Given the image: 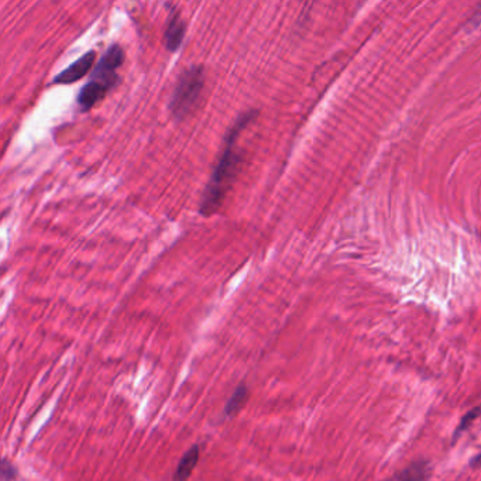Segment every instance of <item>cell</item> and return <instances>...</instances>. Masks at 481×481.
<instances>
[{"instance_id": "cell-10", "label": "cell", "mask_w": 481, "mask_h": 481, "mask_svg": "<svg viewBox=\"0 0 481 481\" xmlns=\"http://www.w3.org/2000/svg\"><path fill=\"white\" fill-rule=\"evenodd\" d=\"M481 415V407H475V408H473L471 411H469L463 418H462V421H460V423H459V426H457V429L455 430V435H453V439L456 440L457 437H459V435L460 433H463L471 423H473V421L474 419H477L478 417Z\"/></svg>"}, {"instance_id": "cell-7", "label": "cell", "mask_w": 481, "mask_h": 481, "mask_svg": "<svg viewBox=\"0 0 481 481\" xmlns=\"http://www.w3.org/2000/svg\"><path fill=\"white\" fill-rule=\"evenodd\" d=\"M199 455H200V448L198 445L192 446L180 460L177 470H175V474H174V480L188 478L199 462Z\"/></svg>"}, {"instance_id": "cell-4", "label": "cell", "mask_w": 481, "mask_h": 481, "mask_svg": "<svg viewBox=\"0 0 481 481\" xmlns=\"http://www.w3.org/2000/svg\"><path fill=\"white\" fill-rule=\"evenodd\" d=\"M95 58H96V54L95 51H91V53H87L85 55H82L79 60H76L75 62H72L68 68H65L62 72H60L55 79H54V82L55 84H64V85H68V84H75L76 81H79V79H82L94 67V62H95Z\"/></svg>"}, {"instance_id": "cell-1", "label": "cell", "mask_w": 481, "mask_h": 481, "mask_svg": "<svg viewBox=\"0 0 481 481\" xmlns=\"http://www.w3.org/2000/svg\"><path fill=\"white\" fill-rule=\"evenodd\" d=\"M257 112L249 110L240 116L236 123L229 129L226 140H225V148L219 158V161L215 167V171L212 174V178L205 189V193L202 196V202H200L199 212L202 216H212L215 215L219 208L223 205L225 198L236 178L238 166H240V154L237 151V139L252 122L256 119Z\"/></svg>"}, {"instance_id": "cell-12", "label": "cell", "mask_w": 481, "mask_h": 481, "mask_svg": "<svg viewBox=\"0 0 481 481\" xmlns=\"http://www.w3.org/2000/svg\"><path fill=\"white\" fill-rule=\"evenodd\" d=\"M469 27L470 28H474V27H478L480 24H481V2H480V5H478V8L475 9V12H474V15L471 16V19L469 20Z\"/></svg>"}, {"instance_id": "cell-5", "label": "cell", "mask_w": 481, "mask_h": 481, "mask_svg": "<svg viewBox=\"0 0 481 481\" xmlns=\"http://www.w3.org/2000/svg\"><path fill=\"white\" fill-rule=\"evenodd\" d=\"M109 89L110 88L106 84H103L102 81H98V79H92L91 82H88L82 88L81 94H79L78 105L81 106V109L84 112H87L89 109H92L100 99H103Z\"/></svg>"}, {"instance_id": "cell-13", "label": "cell", "mask_w": 481, "mask_h": 481, "mask_svg": "<svg viewBox=\"0 0 481 481\" xmlns=\"http://www.w3.org/2000/svg\"><path fill=\"white\" fill-rule=\"evenodd\" d=\"M473 469L474 467H478V466H481V453L480 455H477L474 459H473V462H471V464H470Z\"/></svg>"}, {"instance_id": "cell-6", "label": "cell", "mask_w": 481, "mask_h": 481, "mask_svg": "<svg viewBox=\"0 0 481 481\" xmlns=\"http://www.w3.org/2000/svg\"><path fill=\"white\" fill-rule=\"evenodd\" d=\"M185 37V24L178 12L173 10L171 17L168 20V26L166 30V47L170 51H177Z\"/></svg>"}, {"instance_id": "cell-8", "label": "cell", "mask_w": 481, "mask_h": 481, "mask_svg": "<svg viewBox=\"0 0 481 481\" xmlns=\"http://www.w3.org/2000/svg\"><path fill=\"white\" fill-rule=\"evenodd\" d=\"M432 467L428 462L419 460L408 466L405 470L398 473L395 475L396 480H405V481H418V480H426L430 477Z\"/></svg>"}, {"instance_id": "cell-2", "label": "cell", "mask_w": 481, "mask_h": 481, "mask_svg": "<svg viewBox=\"0 0 481 481\" xmlns=\"http://www.w3.org/2000/svg\"><path fill=\"white\" fill-rule=\"evenodd\" d=\"M205 85V69L200 65L191 67L182 72L174 89L170 109L177 120L186 119L196 107Z\"/></svg>"}, {"instance_id": "cell-11", "label": "cell", "mask_w": 481, "mask_h": 481, "mask_svg": "<svg viewBox=\"0 0 481 481\" xmlns=\"http://www.w3.org/2000/svg\"><path fill=\"white\" fill-rule=\"evenodd\" d=\"M15 478H17L16 467L12 464V462H9L8 459H3V462H2V480H15Z\"/></svg>"}, {"instance_id": "cell-9", "label": "cell", "mask_w": 481, "mask_h": 481, "mask_svg": "<svg viewBox=\"0 0 481 481\" xmlns=\"http://www.w3.org/2000/svg\"><path fill=\"white\" fill-rule=\"evenodd\" d=\"M247 398H249V388H247V385L246 384H240L234 390L233 395L227 401L226 408H225V415L226 417L236 415L240 410L245 407Z\"/></svg>"}, {"instance_id": "cell-3", "label": "cell", "mask_w": 481, "mask_h": 481, "mask_svg": "<svg viewBox=\"0 0 481 481\" xmlns=\"http://www.w3.org/2000/svg\"><path fill=\"white\" fill-rule=\"evenodd\" d=\"M123 57L125 54L122 49H120L119 46H112L105 53V55L98 62V65L94 68L92 79H98V81H102L109 88H113L119 79L116 75V71L120 65L123 64Z\"/></svg>"}]
</instances>
